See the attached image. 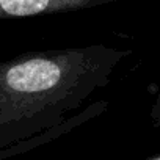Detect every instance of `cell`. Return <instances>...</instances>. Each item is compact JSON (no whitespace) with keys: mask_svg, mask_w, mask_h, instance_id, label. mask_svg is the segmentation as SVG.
<instances>
[{"mask_svg":"<svg viewBox=\"0 0 160 160\" xmlns=\"http://www.w3.org/2000/svg\"><path fill=\"white\" fill-rule=\"evenodd\" d=\"M129 55L93 46L28 53L0 63V152L72 122Z\"/></svg>","mask_w":160,"mask_h":160,"instance_id":"1","label":"cell"},{"mask_svg":"<svg viewBox=\"0 0 160 160\" xmlns=\"http://www.w3.org/2000/svg\"><path fill=\"white\" fill-rule=\"evenodd\" d=\"M52 5L53 0H0V11L7 16H33Z\"/></svg>","mask_w":160,"mask_h":160,"instance_id":"2","label":"cell"},{"mask_svg":"<svg viewBox=\"0 0 160 160\" xmlns=\"http://www.w3.org/2000/svg\"><path fill=\"white\" fill-rule=\"evenodd\" d=\"M149 160H160V157H158V155H155V157H152V158H149Z\"/></svg>","mask_w":160,"mask_h":160,"instance_id":"3","label":"cell"}]
</instances>
